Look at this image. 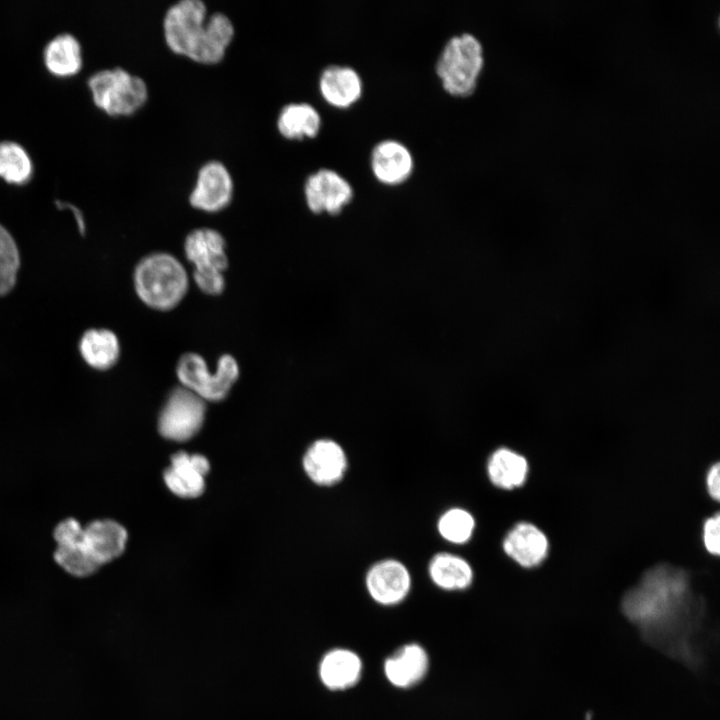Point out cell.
Masks as SVG:
<instances>
[{
    "instance_id": "6da1fadb",
    "label": "cell",
    "mask_w": 720,
    "mask_h": 720,
    "mask_svg": "<svg viewBox=\"0 0 720 720\" xmlns=\"http://www.w3.org/2000/svg\"><path fill=\"white\" fill-rule=\"evenodd\" d=\"M621 609L651 646L691 669L705 665L711 641L706 606L685 570L670 564L649 568L625 593Z\"/></svg>"
},
{
    "instance_id": "7a4b0ae2",
    "label": "cell",
    "mask_w": 720,
    "mask_h": 720,
    "mask_svg": "<svg viewBox=\"0 0 720 720\" xmlns=\"http://www.w3.org/2000/svg\"><path fill=\"white\" fill-rule=\"evenodd\" d=\"M138 298L156 311H170L185 298L189 289V275L182 262L168 252H153L144 256L133 273Z\"/></svg>"
},
{
    "instance_id": "3957f363",
    "label": "cell",
    "mask_w": 720,
    "mask_h": 720,
    "mask_svg": "<svg viewBox=\"0 0 720 720\" xmlns=\"http://www.w3.org/2000/svg\"><path fill=\"white\" fill-rule=\"evenodd\" d=\"M484 65L483 47L468 32L450 37L436 60L435 72L443 89L455 97H468L475 91Z\"/></svg>"
},
{
    "instance_id": "277c9868",
    "label": "cell",
    "mask_w": 720,
    "mask_h": 720,
    "mask_svg": "<svg viewBox=\"0 0 720 720\" xmlns=\"http://www.w3.org/2000/svg\"><path fill=\"white\" fill-rule=\"evenodd\" d=\"M183 249L193 265L197 288L206 295H220L226 286L224 273L229 265L223 235L213 228H196L187 234Z\"/></svg>"
},
{
    "instance_id": "5b68a950",
    "label": "cell",
    "mask_w": 720,
    "mask_h": 720,
    "mask_svg": "<svg viewBox=\"0 0 720 720\" xmlns=\"http://www.w3.org/2000/svg\"><path fill=\"white\" fill-rule=\"evenodd\" d=\"M212 371L203 356L195 352L184 353L176 364L180 385L192 391L205 402H219L230 393L240 376V367L231 354H222Z\"/></svg>"
},
{
    "instance_id": "8992f818",
    "label": "cell",
    "mask_w": 720,
    "mask_h": 720,
    "mask_svg": "<svg viewBox=\"0 0 720 720\" xmlns=\"http://www.w3.org/2000/svg\"><path fill=\"white\" fill-rule=\"evenodd\" d=\"M94 103L109 115H130L149 97L143 78L122 67L102 69L88 78Z\"/></svg>"
},
{
    "instance_id": "52a82bcc",
    "label": "cell",
    "mask_w": 720,
    "mask_h": 720,
    "mask_svg": "<svg viewBox=\"0 0 720 720\" xmlns=\"http://www.w3.org/2000/svg\"><path fill=\"white\" fill-rule=\"evenodd\" d=\"M207 6L202 0H179L166 10L163 35L168 48L194 60L207 33Z\"/></svg>"
},
{
    "instance_id": "ba28073f",
    "label": "cell",
    "mask_w": 720,
    "mask_h": 720,
    "mask_svg": "<svg viewBox=\"0 0 720 720\" xmlns=\"http://www.w3.org/2000/svg\"><path fill=\"white\" fill-rule=\"evenodd\" d=\"M205 414L206 402L183 386H177L160 411L159 433L169 440L187 441L200 431Z\"/></svg>"
},
{
    "instance_id": "9c48e42d",
    "label": "cell",
    "mask_w": 720,
    "mask_h": 720,
    "mask_svg": "<svg viewBox=\"0 0 720 720\" xmlns=\"http://www.w3.org/2000/svg\"><path fill=\"white\" fill-rule=\"evenodd\" d=\"M353 196L350 182L330 168L318 169L304 182L306 205L315 214L338 215L351 203Z\"/></svg>"
},
{
    "instance_id": "30bf717a",
    "label": "cell",
    "mask_w": 720,
    "mask_h": 720,
    "mask_svg": "<svg viewBox=\"0 0 720 720\" xmlns=\"http://www.w3.org/2000/svg\"><path fill=\"white\" fill-rule=\"evenodd\" d=\"M233 193L234 182L229 169L219 160H209L199 168L188 200L195 209L215 213L230 204Z\"/></svg>"
},
{
    "instance_id": "8fae6325",
    "label": "cell",
    "mask_w": 720,
    "mask_h": 720,
    "mask_svg": "<svg viewBox=\"0 0 720 720\" xmlns=\"http://www.w3.org/2000/svg\"><path fill=\"white\" fill-rule=\"evenodd\" d=\"M366 587L374 601L390 606L406 598L411 587L407 567L398 560L386 559L375 563L366 575Z\"/></svg>"
},
{
    "instance_id": "7c38bea8",
    "label": "cell",
    "mask_w": 720,
    "mask_h": 720,
    "mask_svg": "<svg viewBox=\"0 0 720 720\" xmlns=\"http://www.w3.org/2000/svg\"><path fill=\"white\" fill-rule=\"evenodd\" d=\"M210 469L208 459L200 454L178 452L163 478L168 489L182 498H195L205 489V477Z\"/></svg>"
},
{
    "instance_id": "4fadbf2b",
    "label": "cell",
    "mask_w": 720,
    "mask_h": 720,
    "mask_svg": "<svg viewBox=\"0 0 720 720\" xmlns=\"http://www.w3.org/2000/svg\"><path fill=\"white\" fill-rule=\"evenodd\" d=\"M303 468L317 485L331 486L343 478L347 469V457L337 442L319 439L305 452Z\"/></svg>"
},
{
    "instance_id": "5bb4252c",
    "label": "cell",
    "mask_w": 720,
    "mask_h": 720,
    "mask_svg": "<svg viewBox=\"0 0 720 720\" xmlns=\"http://www.w3.org/2000/svg\"><path fill=\"white\" fill-rule=\"evenodd\" d=\"M375 178L385 185H400L412 174L414 161L410 150L400 141L385 139L378 142L370 155Z\"/></svg>"
},
{
    "instance_id": "9a60e30c",
    "label": "cell",
    "mask_w": 720,
    "mask_h": 720,
    "mask_svg": "<svg viewBox=\"0 0 720 720\" xmlns=\"http://www.w3.org/2000/svg\"><path fill=\"white\" fill-rule=\"evenodd\" d=\"M502 546L505 554L519 566L533 568L546 559L549 541L536 525L519 522L505 535Z\"/></svg>"
},
{
    "instance_id": "2e32d148",
    "label": "cell",
    "mask_w": 720,
    "mask_h": 720,
    "mask_svg": "<svg viewBox=\"0 0 720 720\" xmlns=\"http://www.w3.org/2000/svg\"><path fill=\"white\" fill-rule=\"evenodd\" d=\"M318 84L323 99L340 109L348 108L356 103L363 91L359 73L346 65L326 66L320 73Z\"/></svg>"
},
{
    "instance_id": "e0dca14e",
    "label": "cell",
    "mask_w": 720,
    "mask_h": 720,
    "mask_svg": "<svg viewBox=\"0 0 720 720\" xmlns=\"http://www.w3.org/2000/svg\"><path fill=\"white\" fill-rule=\"evenodd\" d=\"M127 539L126 529L113 520H96L83 529L82 541L100 566L119 557Z\"/></svg>"
},
{
    "instance_id": "ac0fdd59",
    "label": "cell",
    "mask_w": 720,
    "mask_h": 720,
    "mask_svg": "<svg viewBox=\"0 0 720 720\" xmlns=\"http://www.w3.org/2000/svg\"><path fill=\"white\" fill-rule=\"evenodd\" d=\"M428 669V656L418 644H407L397 650L384 663L388 681L399 688H408L423 679Z\"/></svg>"
},
{
    "instance_id": "d6986e66",
    "label": "cell",
    "mask_w": 720,
    "mask_h": 720,
    "mask_svg": "<svg viewBox=\"0 0 720 720\" xmlns=\"http://www.w3.org/2000/svg\"><path fill=\"white\" fill-rule=\"evenodd\" d=\"M362 662L348 649H333L321 660L319 675L322 683L331 690H344L360 679Z\"/></svg>"
},
{
    "instance_id": "ffe728a7",
    "label": "cell",
    "mask_w": 720,
    "mask_h": 720,
    "mask_svg": "<svg viewBox=\"0 0 720 720\" xmlns=\"http://www.w3.org/2000/svg\"><path fill=\"white\" fill-rule=\"evenodd\" d=\"M321 124L320 113L307 102H291L284 105L276 120L279 133L293 140L315 137L320 131Z\"/></svg>"
},
{
    "instance_id": "44dd1931",
    "label": "cell",
    "mask_w": 720,
    "mask_h": 720,
    "mask_svg": "<svg viewBox=\"0 0 720 720\" xmlns=\"http://www.w3.org/2000/svg\"><path fill=\"white\" fill-rule=\"evenodd\" d=\"M527 459L507 447L496 449L487 462V474L491 483L504 490L522 486L528 476Z\"/></svg>"
},
{
    "instance_id": "7402d4cb",
    "label": "cell",
    "mask_w": 720,
    "mask_h": 720,
    "mask_svg": "<svg viewBox=\"0 0 720 720\" xmlns=\"http://www.w3.org/2000/svg\"><path fill=\"white\" fill-rule=\"evenodd\" d=\"M79 351L84 361L97 370L112 368L120 357V342L109 329H89L81 337Z\"/></svg>"
},
{
    "instance_id": "603a6c76",
    "label": "cell",
    "mask_w": 720,
    "mask_h": 720,
    "mask_svg": "<svg viewBox=\"0 0 720 720\" xmlns=\"http://www.w3.org/2000/svg\"><path fill=\"white\" fill-rule=\"evenodd\" d=\"M428 572L433 583L447 591L464 590L473 581V570L462 557L440 552L429 562Z\"/></svg>"
},
{
    "instance_id": "cb8c5ba5",
    "label": "cell",
    "mask_w": 720,
    "mask_h": 720,
    "mask_svg": "<svg viewBox=\"0 0 720 720\" xmlns=\"http://www.w3.org/2000/svg\"><path fill=\"white\" fill-rule=\"evenodd\" d=\"M43 58L46 67L59 76L76 73L82 65L81 45L71 33H60L45 45Z\"/></svg>"
},
{
    "instance_id": "d4e9b609",
    "label": "cell",
    "mask_w": 720,
    "mask_h": 720,
    "mask_svg": "<svg viewBox=\"0 0 720 720\" xmlns=\"http://www.w3.org/2000/svg\"><path fill=\"white\" fill-rule=\"evenodd\" d=\"M33 173L32 159L16 141H0V176L11 183H25Z\"/></svg>"
},
{
    "instance_id": "484cf974",
    "label": "cell",
    "mask_w": 720,
    "mask_h": 720,
    "mask_svg": "<svg viewBox=\"0 0 720 720\" xmlns=\"http://www.w3.org/2000/svg\"><path fill=\"white\" fill-rule=\"evenodd\" d=\"M54 556L58 565L77 577L89 576L100 567L82 540L57 546Z\"/></svg>"
},
{
    "instance_id": "4316f807",
    "label": "cell",
    "mask_w": 720,
    "mask_h": 720,
    "mask_svg": "<svg viewBox=\"0 0 720 720\" xmlns=\"http://www.w3.org/2000/svg\"><path fill=\"white\" fill-rule=\"evenodd\" d=\"M475 528L471 513L463 508H451L444 512L437 523L439 534L453 544H464L470 540Z\"/></svg>"
},
{
    "instance_id": "83f0119b",
    "label": "cell",
    "mask_w": 720,
    "mask_h": 720,
    "mask_svg": "<svg viewBox=\"0 0 720 720\" xmlns=\"http://www.w3.org/2000/svg\"><path fill=\"white\" fill-rule=\"evenodd\" d=\"M20 267V254L11 233L0 224V297L15 286Z\"/></svg>"
},
{
    "instance_id": "f1b7e54d",
    "label": "cell",
    "mask_w": 720,
    "mask_h": 720,
    "mask_svg": "<svg viewBox=\"0 0 720 720\" xmlns=\"http://www.w3.org/2000/svg\"><path fill=\"white\" fill-rule=\"evenodd\" d=\"M702 541L706 551L714 556L720 553V516L719 513L705 519L702 527Z\"/></svg>"
},
{
    "instance_id": "f546056e",
    "label": "cell",
    "mask_w": 720,
    "mask_h": 720,
    "mask_svg": "<svg viewBox=\"0 0 720 720\" xmlns=\"http://www.w3.org/2000/svg\"><path fill=\"white\" fill-rule=\"evenodd\" d=\"M83 529L77 520L66 519L56 526L54 538L58 546L76 543L82 540Z\"/></svg>"
},
{
    "instance_id": "4dcf8cb0",
    "label": "cell",
    "mask_w": 720,
    "mask_h": 720,
    "mask_svg": "<svg viewBox=\"0 0 720 720\" xmlns=\"http://www.w3.org/2000/svg\"><path fill=\"white\" fill-rule=\"evenodd\" d=\"M706 488L709 496L718 501L720 498V464H712L706 474Z\"/></svg>"
}]
</instances>
